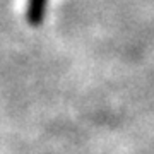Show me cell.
Instances as JSON below:
<instances>
[{"instance_id":"obj_1","label":"cell","mask_w":154,"mask_h":154,"mask_svg":"<svg viewBox=\"0 0 154 154\" xmlns=\"http://www.w3.org/2000/svg\"><path fill=\"white\" fill-rule=\"evenodd\" d=\"M46 4L48 0H28L26 5V21L31 26H39L45 19V12H46Z\"/></svg>"}]
</instances>
